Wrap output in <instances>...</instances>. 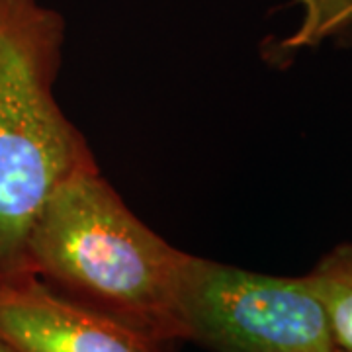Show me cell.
Returning a JSON list of instances; mask_svg holds the SVG:
<instances>
[{"label": "cell", "instance_id": "6da1fadb", "mask_svg": "<svg viewBox=\"0 0 352 352\" xmlns=\"http://www.w3.org/2000/svg\"><path fill=\"white\" fill-rule=\"evenodd\" d=\"M192 258L141 221L100 168L53 190L25 241L28 272L164 344L186 340L180 300Z\"/></svg>", "mask_w": 352, "mask_h": 352}, {"label": "cell", "instance_id": "7a4b0ae2", "mask_svg": "<svg viewBox=\"0 0 352 352\" xmlns=\"http://www.w3.org/2000/svg\"><path fill=\"white\" fill-rule=\"evenodd\" d=\"M65 18L39 0H0V278L28 272L25 241L53 190L98 168L57 102Z\"/></svg>", "mask_w": 352, "mask_h": 352}, {"label": "cell", "instance_id": "3957f363", "mask_svg": "<svg viewBox=\"0 0 352 352\" xmlns=\"http://www.w3.org/2000/svg\"><path fill=\"white\" fill-rule=\"evenodd\" d=\"M186 340L214 352H331L327 311L303 276L192 258L180 300Z\"/></svg>", "mask_w": 352, "mask_h": 352}, {"label": "cell", "instance_id": "277c9868", "mask_svg": "<svg viewBox=\"0 0 352 352\" xmlns=\"http://www.w3.org/2000/svg\"><path fill=\"white\" fill-rule=\"evenodd\" d=\"M0 342L12 352H164V342L67 300L32 272L0 278Z\"/></svg>", "mask_w": 352, "mask_h": 352}, {"label": "cell", "instance_id": "5b68a950", "mask_svg": "<svg viewBox=\"0 0 352 352\" xmlns=\"http://www.w3.org/2000/svg\"><path fill=\"white\" fill-rule=\"evenodd\" d=\"M305 278L327 311L337 346L352 351V239L323 254Z\"/></svg>", "mask_w": 352, "mask_h": 352}, {"label": "cell", "instance_id": "8992f818", "mask_svg": "<svg viewBox=\"0 0 352 352\" xmlns=\"http://www.w3.org/2000/svg\"><path fill=\"white\" fill-rule=\"evenodd\" d=\"M303 16L298 30L284 41V50L317 47L352 28V0H296Z\"/></svg>", "mask_w": 352, "mask_h": 352}, {"label": "cell", "instance_id": "52a82bcc", "mask_svg": "<svg viewBox=\"0 0 352 352\" xmlns=\"http://www.w3.org/2000/svg\"><path fill=\"white\" fill-rule=\"evenodd\" d=\"M331 352H352V351H346V349H340V346H337V349H333Z\"/></svg>", "mask_w": 352, "mask_h": 352}, {"label": "cell", "instance_id": "ba28073f", "mask_svg": "<svg viewBox=\"0 0 352 352\" xmlns=\"http://www.w3.org/2000/svg\"><path fill=\"white\" fill-rule=\"evenodd\" d=\"M0 352H12V351H8V349H6V346H4V344L0 342Z\"/></svg>", "mask_w": 352, "mask_h": 352}]
</instances>
